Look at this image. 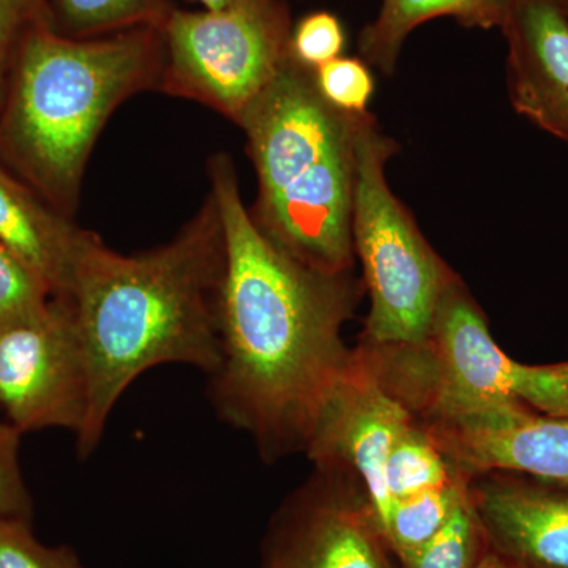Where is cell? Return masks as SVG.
<instances>
[{
  "label": "cell",
  "instance_id": "cell-1",
  "mask_svg": "<svg viewBox=\"0 0 568 568\" xmlns=\"http://www.w3.org/2000/svg\"><path fill=\"white\" fill-rule=\"evenodd\" d=\"M224 234L220 364L211 376L220 417L248 433L265 459L305 450L353 351L343 325L358 301L351 274L308 267L280 248L245 207L230 156L211 163Z\"/></svg>",
  "mask_w": 568,
  "mask_h": 568
},
{
  "label": "cell",
  "instance_id": "cell-2",
  "mask_svg": "<svg viewBox=\"0 0 568 568\" xmlns=\"http://www.w3.org/2000/svg\"><path fill=\"white\" fill-rule=\"evenodd\" d=\"M224 234L215 197L170 244L122 254L82 231L59 297L80 338L89 376L88 416L77 435L88 458L126 388L159 365L220 364Z\"/></svg>",
  "mask_w": 568,
  "mask_h": 568
},
{
  "label": "cell",
  "instance_id": "cell-3",
  "mask_svg": "<svg viewBox=\"0 0 568 568\" xmlns=\"http://www.w3.org/2000/svg\"><path fill=\"white\" fill-rule=\"evenodd\" d=\"M152 77L151 44L141 33L100 41L29 33L0 115V156L69 216L104 123Z\"/></svg>",
  "mask_w": 568,
  "mask_h": 568
},
{
  "label": "cell",
  "instance_id": "cell-4",
  "mask_svg": "<svg viewBox=\"0 0 568 568\" xmlns=\"http://www.w3.org/2000/svg\"><path fill=\"white\" fill-rule=\"evenodd\" d=\"M396 151L366 112L355 159L353 248L372 301L361 342L369 346L422 342L457 278L388 186L386 166Z\"/></svg>",
  "mask_w": 568,
  "mask_h": 568
},
{
  "label": "cell",
  "instance_id": "cell-5",
  "mask_svg": "<svg viewBox=\"0 0 568 568\" xmlns=\"http://www.w3.org/2000/svg\"><path fill=\"white\" fill-rule=\"evenodd\" d=\"M355 354L424 426L496 420L530 410L514 392L515 361L496 345L487 316L458 276L422 342L361 343Z\"/></svg>",
  "mask_w": 568,
  "mask_h": 568
},
{
  "label": "cell",
  "instance_id": "cell-6",
  "mask_svg": "<svg viewBox=\"0 0 568 568\" xmlns=\"http://www.w3.org/2000/svg\"><path fill=\"white\" fill-rule=\"evenodd\" d=\"M168 39L171 65L164 91L209 104L235 123L291 58L287 22L265 0L174 13Z\"/></svg>",
  "mask_w": 568,
  "mask_h": 568
},
{
  "label": "cell",
  "instance_id": "cell-7",
  "mask_svg": "<svg viewBox=\"0 0 568 568\" xmlns=\"http://www.w3.org/2000/svg\"><path fill=\"white\" fill-rule=\"evenodd\" d=\"M364 115L332 106L317 91L315 71L291 55L237 122L260 181L256 205L354 156Z\"/></svg>",
  "mask_w": 568,
  "mask_h": 568
},
{
  "label": "cell",
  "instance_id": "cell-8",
  "mask_svg": "<svg viewBox=\"0 0 568 568\" xmlns=\"http://www.w3.org/2000/svg\"><path fill=\"white\" fill-rule=\"evenodd\" d=\"M89 376L80 338L59 298L36 315L0 324V413L22 435L74 436L88 416Z\"/></svg>",
  "mask_w": 568,
  "mask_h": 568
},
{
  "label": "cell",
  "instance_id": "cell-9",
  "mask_svg": "<svg viewBox=\"0 0 568 568\" xmlns=\"http://www.w3.org/2000/svg\"><path fill=\"white\" fill-rule=\"evenodd\" d=\"M416 422L353 351L305 447L317 470L349 474L361 481L381 532L392 508L386 488L388 455Z\"/></svg>",
  "mask_w": 568,
  "mask_h": 568
},
{
  "label": "cell",
  "instance_id": "cell-10",
  "mask_svg": "<svg viewBox=\"0 0 568 568\" xmlns=\"http://www.w3.org/2000/svg\"><path fill=\"white\" fill-rule=\"evenodd\" d=\"M355 480L317 470L276 518L265 568H388L386 540L366 493H353Z\"/></svg>",
  "mask_w": 568,
  "mask_h": 568
},
{
  "label": "cell",
  "instance_id": "cell-11",
  "mask_svg": "<svg viewBox=\"0 0 568 568\" xmlns=\"http://www.w3.org/2000/svg\"><path fill=\"white\" fill-rule=\"evenodd\" d=\"M499 29L515 111L568 144V0H508Z\"/></svg>",
  "mask_w": 568,
  "mask_h": 568
},
{
  "label": "cell",
  "instance_id": "cell-12",
  "mask_svg": "<svg viewBox=\"0 0 568 568\" xmlns=\"http://www.w3.org/2000/svg\"><path fill=\"white\" fill-rule=\"evenodd\" d=\"M469 477V496L485 540L525 568H568V493L549 484Z\"/></svg>",
  "mask_w": 568,
  "mask_h": 568
},
{
  "label": "cell",
  "instance_id": "cell-13",
  "mask_svg": "<svg viewBox=\"0 0 568 568\" xmlns=\"http://www.w3.org/2000/svg\"><path fill=\"white\" fill-rule=\"evenodd\" d=\"M467 476L517 473L568 489V418L528 410L497 420L425 426Z\"/></svg>",
  "mask_w": 568,
  "mask_h": 568
},
{
  "label": "cell",
  "instance_id": "cell-14",
  "mask_svg": "<svg viewBox=\"0 0 568 568\" xmlns=\"http://www.w3.org/2000/svg\"><path fill=\"white\" fill-rule=\"evenodd\" d=\"M81 235L82 230L0 163V244L39 276L52 297L69 284Z\"/></svg>",
  "mask_w": 568,
  "mask_h": 568
},
{
  "label": "cell",
  "instance_id": "cell-15",
  "mask_svg": "<svg viewBox=\"0 0 568 568\" xmlns=\"http://www.w3.org/2000/svg\"><path fill=\"white\" fill-rule=\"evenodd\" d=\"M508 0H383L376 20L362 31L358 50L368 65L394 74L399 52L418 26L440 17L466 28H499Z\"/></svg>",
  "mask_w": 568,
  "mask_h": 568
},
{
  "label": "cell",
  "instance_id": "cell-16",
  "mask_svg": "<svg viewBox=\"0 0 568 568\" xmlns=\"http://www.w3.org/2000/svg\"><path fill=\"white\" fill-rule=\"evenodd\" d=\"M469 493V476L462 473L454 480L428 491L392 503L383 537L398 559L405 558L447 525L458 504Z\"/></svg>",
  "mask_w": 568,
  "mask_h": 568
},
{
  "label": "cell",
  "instance_id": "cell-17",
  "mask_svg": "<svg viewBox=\"0 0 568 568\" xmlns=\"http://www.w3.org/2000/svg\"><path fill=\"white\" fill-rule=\"evenodd\" d=\"M459 469L448 462L424 425L414 424L396 440L386 465V488L392 503L443 487Z\"/></svg>",
  "mask_w": 568,
  "mask_h": 568
},
{
  "label": "cell",
  "instance_id": "cell-18",
  "mask_svg": "<svg viewBox=\"0 0 568 568\" xmlns=\"http://www.w3.org/2000/svg\"><path fill=\"white\" fill-rule=\"evenodd\" d=\"M484 540V529L467 493L447 525L424 547L399 560L405 568H476Z\"/></svg>",
  "mask_w": 568,
  "mask_h": 568
},
{
  "label": "cell",
  "instance_id": "cell-19",
  "mask_svg": "<svg viewBox=\"0 0 568 568\" xmlns=\"http://www.w3.org/2000/svg\"><path fill=\"white\" fill-rule=\"evenodd\" d=\"M0 568H88L67 545L50 547L36 537L31 519H0Z\"/></svg>",
  "mask_w": 568,
  "mask_h": 568
},
{
  "label": "cell",
  "instance_id": "cell-20",
  "mask_svg": "<svg viewBox=\"0 0 568 568\" xmlns=\"http://www.w3.org/2000/svg\"><path fill=\"white\" fill-rule=\"evenodd\" d=\"M317 91L336 110L347 114H366L375 92V80L368 63L355 58H339L317 67Z\"/></svg>",
  "mask_w": 568,
  "mask_h": 568
},
{
  "label": "cell",
  "instance_id": "cell-21",
  "mask_svg": "<svg viewBox=\"0 0 568 568\" xmlns=\"http://www.w3.org/2000/svg\"><path fill=\"white\" fill-rule=\"evenodd\" d=\"M51 301L50 290L39 276L0 244V324L36 315Z\"/></svg>",
  "mask_w": 568,
  "mask_h": 568
},
{
  "label": "cell",
  "instance_id": "cell-22",
  "mask_svg": "<svg viewBox=\"0 0 568 568\" xmlns=\"http://www.w3.org/2000/svg\"><path fill=\"white\" fill-rule=\"evenodd\" d=\"M514 392L523 405L540 416L568 418V362L555 365L515 362Z\"/></svg>",
  "mask_w": 568,
  "mask_h": 568
},
{
  "label": "cell",
  "instance_id": "cell-23",
  "mask_svg": "<svg viewBox=\"0 0 568 568\" xmlns=\"http://www.w3.org/2000/svg\"><path fill=\"white\" fill-rule=\"evenodd\" d=\"M345 43V31L338 18L327 11H320L298 22L291 36V54L301 65L316 70L339 58Z\"/></svg>",
  "mask_w": 568,
  "mask_h": 568
},
{
  "label": "cell",
  "instance_id": "cell-24",
  "mask_svg": "<svg viewBox=\"0 0 568 568\" xmlns=\"http://www.w3.org/2000/svg\"><path fill=\"white\" fill-rule=\"evenodd\" d=\"M22 433L0 418V519H31L32 497L20 463Z\"/></svg>",
  "mask_w": 568,
  "mask_h": 568
},
{
  "label": "cell",
  "instance_id": "cell-25",
  "mask_svg": "<svg viewBox=\"0 0 568 568\" xmlns=\"http://www.w3.org/2000/svg\"><path fill=\"white\" fill-rule=\"evenodd\" d=\"M63 17L78 29H104L140 20L152 0H59Z\"/></svg>",
  "mask_w": 568,
  "mask_h": 568
},
{
  "label": "cell",
  "instance_id": "cell-26",
  "mask_svg": "<svg viewBox=\"0 0 568 568\" xmlns=\"http://www.w3.org/2000/svg\"><path fill=\"white\" fill-rule=\"evenodd\" d=\"M24 0H0V115L9 95L10 52L20 26Z\"/></svg>",
  "mask_w": 568,
  "mask_h": 568
},
{
  "label": "cell",
  "instance_id": "cell-27",
  "mask_svg": "<svg viewBox=\"0 0 568 568\" xmlns=\"http://www.w3.org/2000/svg\"><path fill=\"white\" fill-rule=\"evenodd\" d=\"M476 568H515L514 564L508 562L503 556L497 555L496 551H488L481 555Z\"/></svg>",
  "mask_w": 568,
  "mask_h": 568
},
{
  "label": "cell",
  "instance_id": "cell-28",
  "mask_svg": "<svg viewBox=\"0 0 568 568\" xmlns=\"http://www.w3.org/2000/svg\"><path fill=\"white\" fill-rule=\"evenodd\" d=\"M194 2L203 3L209 11H219L234 6L237 0H194Z\"/></svg>",
  "mask_w": 568,
  "mask_h": 568
}]
</instances>
